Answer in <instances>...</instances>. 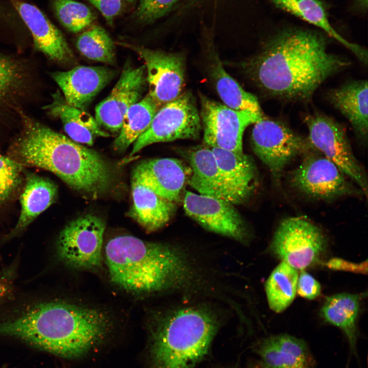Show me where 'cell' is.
I'll use <instances>...</instances> for the list:
<instances>
[{"instance_id":"obj_29","label":"cell","mask_w":368,"mask_h":368,"mask_svg":"<svg viewBox=\"0 0 368 368\" xmlns=\"http://www.w3.org/2000/svg\"><path fill=\"white\" fill-rule=\"evenodd\" d=\"M30 74L24 63L0 54V116L14 108L24 96Z\"/></svg>"},{"instance_id":"obj_18","label":"cell","mask_w":368,"mask_h":368,"mask_svg":"<svg viewBox=\"0 0 368 368\" xmlns=\"http://www.w3.org/2000/svg\"><path fill=\"white\" fill-rule=\"evenodd\" d=\"M132 204L128 215L148 232L165 225L175 211V203L154 192L137 166L131 179Z\"/></svg>"},{"instance_id":"obj_3","label":"cell","mask_w":368,"mask_h":368,"mask_svg":"<svg viewBox=\"0 0 368 368\" xmlns=\"http://www.w3.org/2000/svg\"><path fill=\"white\" fill-rule=\"evenodd\" d=\"M111 282L137 293L193 290L202 283L201 270L189 254L168 244L122 235L105 247Z\"/></svg>"},{"instance_id":"obj_38","label":"cell","mask_w":368,"mask_h":368,"mask_svg":"<svg viewBox=\"0 0 368 368\" xmlns=\"http://www.w3.org/2000/svg\"><path fill=\"white\" fill-rule=\"evenodd\" d=\"M367 261L360 263H354L337 258L331 259L325 263L330 269L336 270L351 271L355 273L366 274Z\"/></svg>"},{"instance_id":"obj_9","label":"cell","mask_w":368,"mask_h":368,"mask_svg":"<svg viewBox=\"0 0 368 368\" xmlns=\"http://www.w3.org/2000/svg\"><path fill=\"white\" fill-rule=\"evenodd\" d=\"M304 121L309 132L307 137L313 147L334 163L367 197V177L353 153L344 127L318 113L307 116Z\"/></svg>"},{"instance_id":"obj_15","label":"cell","mask_w":368,"mask_h":368,"mask_svg":"<svg viewBox=\"0 0 368 368\" xmlns=\"http://www.w3.org/2000/svg\"><path fill=\"white\" fill-rule=\"evenodd\" d=\"M147 84L145 65H125L109 95L96 107L95 118L99 125L119 133L126 113L140 100Z\"/></svg>"},{"instance_id":"obj_36","label":"cell","mask_w":368,"mask_h":368,"mask_svg":"<svg viewBox=\"0 0 368 368\" xmlns=\"http://www.w3.org/2000/svg\"><path fill=\"white\" fill-rule=\"evenodd\" d=\"M296 292L303 298L313 300L320 295L321 287L311 275L302 271L298 277Z\"/></svg>"},{"instance_id":"obj_16","label":"cell","mask_w":368,"mask_h":368,"mask_svg":"<svg viewBox=\"0 0 368 368\" xmlns=\"http://www.w3.org/2000/svg\"><path fill=\"white\" fill-rule=\"evenodd\" d=\"M33 37L36 50L61 63L74 56L62 32L37 7L22 0H9Z\"/></svg>"},{"instance_id":"obj_20","label":"cell","mask_w":368,"mask_h":368,"mask_svg":"<svg viewBox=\"0 0 368 368\" xmlns=\"http://www.w3.org/2000/svg\"><path fill=\"white\" fill-rule=\"evenodd\" d=\"M211 148L215 156L229 201L234 204L245 202L252 195L256 186L257 173L252 159L244 153Z\"/></svg>"},{"instance_id":"obj_41","label":"cell","mask_w":368,"mask_h":368,"mask_svg":"<svg viewBox=\"0 0 368 368\" xmlns=\"http://www.w3.org/2000/svg\"><path fill=\"white\" fill-rule=\"evenodd\" d=\"M249 368H268L260 361L254 362L250 365Z\"/></svg>"},{"instance_id":"obj_12","label":"cell","mask_w":368,"mask_h":368,"mask_svg":"<svg viewBox=\"0 0 368 368\" xmlns=\"http://www.w3.org/2000/svg\"><path fill=\"white\" fill-rule=\"evenodd\" d=\"M105 224L100 217L87 214L67 224L57 242L58 257L76 269L95 270L102 266V245Z\"/></svg>"},{"instance_id":"obj_39","label":"cell","mask_w":368,"mask_h":368,"mask_svg":"<svg viewBox=\"0 0 368 368\" xmlns=\"http://www.w3.org/2000/svg\"><path fill=\"white\" fill-rule=\"evenodd\" d=\"M10 291L9 282L4 278L0 277V303L8 295Z\"/></svg>"},{"instance_id":"obj_35","label":"cell","mask_w":368,"mask_h":368,"mask_svg":"<svg viewBox=\"0 0 368 368\" xmlns=\"http://www.w3.org/2000/svg\"><path fill=\"white\" fill-rule=\"evenodd\" d=\"M178 1L140 0L132 17L139 23H151L172 10Z\"/></svg>"},{"instance_id":"obj_1","label":"cell","mask_w":368,"mask_h":368,"mask_svg":"<svg viewBox=\"0 0 368 368\" xmlns=\"http://www.w3.org/2000/svg\"><path fill=\"white\" fill-rule=\"evenodd\" d=\"M350 64L327 51L323 35L291 29L270 38L242 66L258 87L269 95L304 100L310 98L328 78Z\"/></svg>"},{"instance_id":"obj_26","label":"cell","mask_w":368,"mask_h":368,"mask_svg":"<svg viewBox=\"0 0 368 368\" xmlns=\"http://www.w3.org/2000/svg\"><path fill=\"white\" fill-rule=\"evenodd\" d=\"M277 8L289 13L323 30L353 52L365 65L367 52L360 45L349 42L332 26L326 8L319 0H269Z\"/></svg>"},{"instance_id":"obj_31","label":"cell","mask_w":368,"mask_h":368,"mask_svg":"<svg viewBox=\"0 0 368 368\" xmlns=\"http://www.w3.org/2000/svg\"><path fill=\"white\" fill-rule=\"evenodd\" d=\"M298 277L296 269L284 261L273 269L265 286L268 303L272 311L282 312L291 304L296 295Z\"/></svg>"},{"instance_id":"obj_42","label":"cell","mask_w":368,"mask_h":368,"mask_svg":"<svg viewBox=\"0 0 368 368\" xmlns=\"http://www.w3.org/2000/svg\"><path fill=\"white\" fill-rule=\"evenodd\" d=\"M135 0H122L123 2H126L128 3H132L134 2Z\"/></svg>"},{"instance_id":"obj_14","label":"cell","mask_w":368,"mask_h":368,"mask_svg":"<svg viewBox=\"0 0 368 368\" xmlns=\"http://www.w3.org/2000/svg\"><path fill=\"white\" fill-rule=\"evenodd\" d=\"M183 205L187 215L205 229L243 243L247 242L248 230L231 202L186 191Z\"/></svg>"},{"instance_id":"obj_28","label":"cell","mask_w":368,"mask_h":368,"mask_svg":"<svg viewBox=\"0 0 368 368\" xmlns=\"http://www.w3.org/2000/svg\"><path fill=\"white\" fill-rule=\"evenodd\" d=\"M209 53L210 74L224 105L236 110L262 112L257 98L245 91L226 72L216 52L212 49Z\"/></svg>"},{"instance_id":"obj_10","label":"cell","mask_w":368,"mask_h":368,"mask_svg":"<svg viewBox=\"0 0 368 368\" xmlns=\"http://www.w3.org/2000/svg\"><path fill=\"white\" fill-rule=\"evenodd\" d=\"M327 245L326 238L317 225L304 217H293L280 223L270 249L282 261L303 270L318 260Z\"/></svg>"},{"instance_id":"obj_6","label":"cell","mask_w":368,"mask_h":368,"mask_svg":"<svg viewBox=\"0 0 368 368\" xmlns=\"http://www.w3.org/2000/svg\"><path fill=\"white\" fill-rule=\"evenodd\" d=\"M201 129L195 98L191 91H183L158 110L148 128L133 143L130 155L153 143L197 139Z\"/></svg>"},{"instance_id":"obj_7","label":"cell","mask_w":368,"mask_h":368,"mask_svg":"<svg viewBox=\"0 0 368 368\" xmlns=\"http://www.w3.org/2000/svg\"><path fill=\"white\" fill-rule=\"evenodd\" d=\"M251 141L254 152L268 168L277 183L292 159L314 149L307 137L281 122L264 116L254 124Z\"/></svg>"},{"instance_id":"obj_34","label":"cell","mask_w":368,"mask_h":368,"mask_svg":"<svg viewBox=\"0 0 368 368\" xmlns=\"http://www.w3.org/2000/svg\"><path fill=\"white\" fill-rule=\"evenodd\" d=\"M24 166L0 154V205L11 199L22 183Z\"/></svg>"},{"instance_id":"obj_17","label":"cell","mask_w":368,"mask_h":368,"mask_svg":"<svg viewBox=\"0 0 368 368\" xmlns=\"http://www.w3.org/2000/svg\"><path fill=\"white\" fill-rule=\"evenodd\" d=\"M115 75L114 70L105 66L80 65L54 72L52 77L67 103L85 110Z\"/></svg>"},{"instance_id":"obj_32","label":"cell","mask_w":368,"mask_h":368,"mask_svg":"<svg viewBox=\"0 0 368 368\" xmlns=\"http://www.w3.org/2000/svg\"><path fill=\"white\" fill-rule=\"evenodd\" d=\"M76 44L78 51L89 59L107 64L114 62V43L101 26H93L81 33Z\"/></svg>"},{"instance_id":"obj_22","label":"cell","mask_w":368,"mask_h":368,"mask_svg":"<svg viewBox=\"0 0 368 368\" xmlns=\"http://www.w3.org/2000/svg\"><path fill=\"white\" fill-rule=\"evenodd\" d=\"M190 165L188 182L199 194L228 201L215 156L210 147L200 145L181 150Z\"/></svg>"},{"instance_id":"obj_27","label":"cell","mask_w":368,"mask_h":368,"mask_svg":"<svg viewBox=\"0 0 368 368\" xmlns=\"http://www.w3.org/2000/svg\"><path fill=\"white\" fill-rule=\"evenodd\" d=\"M359 310L358 295L339 293L326 298L320 314L327 323L339 328L348 341L351 355L358 357L357 319Z\"/></svg>"},{"instance_id":"obj_23","label":"cell","mask_w":368,"mask_h":368,"mask_svg":"<svg viewBox=\"0 0 368 368\" xmlns=\"http://www.w3.org/2000/svg\"><path fill=\"white\" fill-rule=\"evenodd\" d=\"M44 109L50 114L59 119L64 131L73 141L92 146L97 137H108L95 118L85 110L72 106L59 92L53 95L51 102Z\"/></svg>"},{"instance_id":"obj_11","label":"cell","mask_w":368,"mask_h":368,"mask_svg":"<svg viewBox=\"0 0 368 368\" xmlns=\"http://www.w3.org/2000/svg\"><path fill=\"white\" fill-rule=\"evenodd\" d=\"M199 97V114L204 145L237 153H243V133L248 126L263 117L262 112L236 110L201 94Z\"/></svg>"},{"instance_id":"obj_4","label":"cell","mask_w":368,"mask_h":368,"mask_svg":"<svg viewBox=\"0 0 368 368\" xmlns=\"http://www.w3.org/2000/svg\"><path fill=\"white\" fill-rule=\"evenodd\" d=\"M22 114V127L10 147L9 157L24 167L53 173L90 198L107 190L112 172L98 153Z\"/></svg>"},{"instance_id":"obj_5","label":"cell","mask_w":368,"mask_h":368,"mask_svg":"<svg viewBox=\"0 0 368 368\" xmlns=\"http://www.w3.org/2000/svg\"><path fill=\"white\" fill-rule=\"evenodd\" d=\"M221 326L201 305H180L157 315L150 328L148 368H194L208 355Z\"/></svg>"},{"instance_id":"obj_2","label":"cell","mask_w":368,"mask_h":368,"mask_svg":"<svg viewBox=\"0 0 368 368\" xmlns=\"http://www.w3.org/2000/svg\"><path fill=\"white\" fill-rule=\"evenodd\" d=\"M113 322L101 309L64 301L37 304L0 322V335L68 359L82 358L109 338Z\"/></svg>"},{"instance_id":"obj_21","label":"cell","mask_w":368,"mask_h":368,"mask_svg":"<svg viewBox=\"0 0 368 368\" xmlns=\"http://www.w3.org/2000/svg\"><path fill=\"white\" fill-rule=\"evenodd\" d=\"M137 167L154 192L173 202L179 201L190 173L181 161L169 157L154 158L144 161Z\"/></svg>"},{"instance_id":"obj_8","label":"cell","mask_w":368,"mask_h":368,"mask_svg":"<svg viewBox=\"0 0 368 368\" xmlns=\"http://www.w3.org/2000/svg\"><path fill=\"white\" fill-rule=\"evenodd\" d=\"M303 156L301 164L289 175L290 185L295 190L327 201L363 194L334 163L315 149Z\"/></svg>"},{"instance_id":"obj_19","label":"cell","mask_w":368,"mask_h":368,"mask_svg":"<svg viewBox=\"0 0 368 368\" xmlns=\"http://www.w3.org/2000/svg\"><path fill=\"white\" fill-rule=\"evenodd\" d=\"M252 349L268 368H315V360L307 343L290 335L266 337Z\"/></svg>"},{"instance_id":"obj_25","label":"cell","mask_w":368,"mask_h":368,"mask_svg":"<svg viewBox=\"0 0 368 368\" xmlns=\"http://www.w3.org/2000/svg\"><path fill=\"white\" fill-rule=\"evenodd\" d=\"M367 81L357 80L331 90V103L350 122L356 134L366 141L368 131Z\"/></svg>"},{"instance_id":"obj_40","label":"cell","mask_w":368,"mask_h":368,"mask_svg":"<svg viewBox=\"0 0 368 368\" xmlns=\"http://www.w3.org/2000/svg\"><path fill=\"white\" fill-rule=\"evenodd\" d=\"M355 7L362 12H365L367 8V0H354Z\"/></svg>"},{"instance_id":"obj_13","label":"cell","mask_w":368,"mask_h":368,"mask_svg":"<svg viewBox=\"0 0 368 368\" xmlns=\"http://www.w3.org/2000/svg\"><path fill=\"white\" fill-rule=\"evenodd\" d=\"M119 43L133 50L143 60L149 88L148 94L159 108L183 92L186 64L182 54L127 43Z\"/></svg>"},{"instance_id":"obj_37","label":"cell","mask_w":368,"mask_h":368,"mask_svg":"<svg viewBox=\"0 0 368 368\" xmlns=\"http://www.w3.org/2000/svg\"><path fill=\"white\" fill-rule=\"evenodd\" d=\"M103 15L107 22L112 25L122 9V0H87Z\"/></svg>"},{"instance_id":"obj_33","label":"cell","mask_w":368,"mask_h":368,"mask_svg":"<svg viewBox=\"0 0 368 368\" xmlns=\"http://www.w3.org/2000/svg\"><path fill=\"white\" fill-rule=\"evenodd\" d=\"M54 13L62 25L77 33L90 26L96 15L83 3L74 0H51Z\"/></svg>"},{"instance_id":"obj_30","label":"cell","mask_w":368,"mask_h":368,"mask_svg":"<svg viewBox=\"0 0 368 368\" xmlns=\"http://www.w3.org/2000/svg\"><path fill=\"white\" fill-rule=\"evenodd\" d=\"M160 108L147 94L132 105L126 113L121 129L113 142V147L124 151L149 126Z\"/></svg>"},{"instance_id":"obj_24","label":"cell","mask_w":368,"mask_h":368,"mask_svg":"<svg viewBox=\"0 0 368 368\" xmlns=\"http://www.w3.org/2000/svg\"><path fill=\"white\" fill-rule=\"evenodd\" d=\"M57 192V186L49 179L27 173L24 188L20 197V215L6 239H12L24 231L55 201Z\"/></svg>"}]
</instances>
